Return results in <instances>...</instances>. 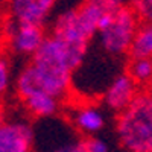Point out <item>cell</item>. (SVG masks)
Here are the masks:
<instances>
[{
    "instance_id": "4fadbf2b",
    "label": "cell",
    "mask_w": 152,
    "mask_h": 152,
    "mask_svg": "<svg viewBox=\"0 0 152 152\" xmlns=\"http://www.w3.org/2000/svg\"><path fill=\"white\" fill-rule=\"evenodd\" d=\"M128 6L142 23H152V0H128Z\"/></svg>"
},
{
    "instance_id": "7c38bea8",
    "label": "cell",
    "mask_w": 152,
    "mask_h": 152,
    "mask_svg": "<svg viewBox=\"0 0 152 152\" xmlns=\"http://www.w3.org/2000/svg\"><path fill=\"white\" fill-rule=\"evenodd\" d=\"M12 69L11 62L5 53L0 52V99H3L12 87Z\"/></svg>"
},
{
    "instance_id": "ffe728a7",
    "label": "cell",
    "mask_w": 152,
    "mask_h": 152,
    "mask_svg": "<svg viewBox=\"0 0 152 152\" xmlns=\"http://www.w3.org/2000/svg\"><path fill=\"white\" fill-rule=\"evenodd\" d=\"M119 152H128V151H125V149H120V151H119Z\"/></svg>"
},
{
    "instance_id": "5bb4252c",
    "label": "cell",
    "mask_w": 152,
    "mask_h": 152,
    "mask_svg": "<svg viewBox=\"0 0 152 152\" xmlns=\"http://www.w3.org/2000/svg\"><path fill=\"white\" fill-rule=\"evenodd\" d=\"M82 146L85 149V152H110V146L108 143L100 137H87L82 142Z\"/></svg>"
},
{
    "instance_id": "8fae6325",
    "label": "cell",
    "mask_w": 152,
    "mask_h": 152,
    "mask_svg": "<svg viewBox=\"0 0 152 152\" xmlns=\"http://www.w3.org/2000/svg\"><path fill=\"white\" fill-rule=\"evenodd\" d=\"M125 73L138 87H148L152 81V58H129Z\"/></svg>"
},
{
    "instance_id": "ba28073f",
    "label": "cell",
    "mask_w": 152,
    "mask_h": 152,
    "mask_svg": "<svg viewBox=\"0 0 152 152\" xmlns=\"http://www.w3.org/2000/svg\"><path fill=\"white\" fill-rule=\"evenodd\" d=\"M58 0H8L9 18L14 21L44 26Z\"/></svg>"
},
{
    "instance_id": "ac0fdd59",
    "label": "cell",
    "mask_w": 152,
    "mask_h": 152,
    "mask_svg": "<svg viewBox=\"0 0 152 152\" xmlns=\"http://www.w3.org/2000/svg\"><path fill=\"white\" fill-rule=\"evenodd\" d=\"M146 93H149V94L152 96V81H151V82H149V85L146 87Z\"/></svg>"
},
{
    "instance_id": "7a4b0ae2",
    "label": "cell",
    "mask_w": 152,
    "mask_h": 152,
    "mask_svg": "<svg viewBox=\"0 0 152 152\" xmlns=\"http://www.w3.org/2000/svg\"><path fill=\"white\" fill-rule=\"evenodd\" d=\"M105 15L107 12L90 0H81V3L64 9L52 20L50 35L90 46V41L96 37L99 23Z\"/></svg>"
},
{
    "instance_id": "5b68a950",
    "label": "cell",
    "mask_w": 152,
    "mask_h": 152,
    "mask_svg": "<svg viewBox=\"0 0 152 152\" xmlns=\"http://www.w3.org/2000/svg\"><path fill=\"white\" fill-rule=\"evenodd\" d=\"M35 132L23 119H0V152H34Z\"/></svg>"
},
{
    "instance_id": "2e32d148",
    "label": "cell",
    "mask_w": 152,
    "mask_h": 152,
    "mask_svg": "<svg viewBox=\"0 0 152 152\" xmlns=\"http://www.w3.org/2000/svg\"><path fill=\"white\" fill-rule=\"evenodd\" d=\"M69 152H85V149H84V146H82V142H76V143L70 148Z\"/></svg>"
},
{
    "instance_id": "9a60e30c",
    "label": "cell",
    "mask_w": 152,
    "mask_h": 152,
    "mask_svg": "<svg viewBox=\"0 0 152 152\" xmlns=\"http://www.w3.org/2000/svg\"><path fill=\"white\" fill-rule=\"evenodd\" d=\"M90 2L94 3L96 6H99L104 12L110 14V12H113V11H116V9L125 6L128 0H90Z\"/></svg>"
},
{
    "instance_id": "9c48e42d",
    "label": "cell",
    "mask_w": 152,
    "mask_h": 152,
    "mask_svg": "<svg viewBox=\"0 0 152 152\" xmlns=\"http://www.w3.org/2000/svg\"><path fill=\"white\" fill-rule=\"evenodd\" d=\"M23 108L26 110L32 117L37 119H53L55 116H58L59 111L62 110L64 102H61L59 99H56L55 96L40 91V93H34L28 97H24L20 100Z\"/></svg>"
},
{
    "instance_id": "e0dca14e",
    "label": "cell",
    "mask_w": 152,
    "mask_h": 152,
    "mask_svg": "<svg viewBox=\"0 0 152 152\" xmlns=\"http://www.w3.org/2000/svg\"><path fill=\"white\" fill-rule=\"evenodd\" d=\"M2 41H3V24L0 23V44H2Z\"/></svg>"
},
{
    "instance_id": "6da1fadb",
    "label": "cell",
    "mask_w": 152,
    "mask_h": 152,
    "mask_svg": "<svg viewBox=\"0 0 152 152\" xmlns=\"http://www.w3.org/2000/svg\"><path fill=\"white\" fill-rule=\"evenodd\" d=\"M116 135L128 152H152V96L138 93L134 102L117 114Z\"/></svg>"
},
{
    "instance_id": "8992f818",
    "label": "cell",
    "mask_w": 152,
    "mask_h": 152,
    "mask_svg": "<svg viewBox=\"0 0 152 152\" xmlns=\"http://www.w3.org/2000/svg\"><path fill=\"white\" fill-rule=\"evenodd\" d=\"M138 93H140V87L126 73H119L113 76V79L105 87L102 94V102L108 111L119 114L134 102Z\"/></svg>"
},
{
    "instance_id": "3957f363",
    "label": "cell",
    "mask_w": 152,
    "mask_h": 152,
    "mask_svg": "<svg viewBox=\"0 0 152 152\" xmlns=\"http://www.w3.org/2000/svg\"><path fill=\"white\" fill-rule=\"evenodd\" d=\"M140 24L142 21L128 5L110 12L100 20L96 32L99 47L108 56L128 55Z\"/></svg>"
},
{
    "instance_id": "30bf717a",
    "label": "cell",
    "mask_w": 152,
    "mask_h": 152,
    "mask_svg": "<svg viewBox=\"0 0 152 152\" xmlns=\"http://www.w3.org/2000/svg\"><path fill=\"white\" fill-rule=\"evenodd\" d=\"M129 58H152V23H142L129 49Z\"/></svg>"
},
{
    "instance_id": "d6986e66",
    "label": "cell",
    "mask_w": 152,
    "mask_h": 152,
    "mask_svg": "<svg viewBox=\"0 0 152 152\" xmlns=\"http://www.w3.org/2000/svg\"><path fill=\"white\" fill-rule=\"evenodd\" d=\"M0 119H2V107H0Z\"/></svg>"
},
{
    "instance_id": "277c9868",
    "label": "cell",
    "mask_w": 152,
    "mask_h": 152,
    "mask_svg": "<svg viewBox=\"0 0 152 152\" xmlns=\"http://www.w3.org/2000/svg\"><path fill=\"white\" fill-rule=\"evenodd\" d=\"M44 26L9 20L3 26V41L12 53L21 58H32L46 40Z\"/></svg>"
},
{
    "instance_id": "52a82bcc",
    "label": "cell",
    "mask_w": 152,
    "mask_h": 152,
    "mask_svg": "<svg viewBox=\"0 0 152 152\" xmlns=\"http://www.w3.org/2000/svg\"><path fill=\"white\" fill-rule=\"evenodd\" d=\"M70 125L85 137H93L105 128L104 110L93 102H76L69 108Z\"/></svg>"
}]
</instances>
